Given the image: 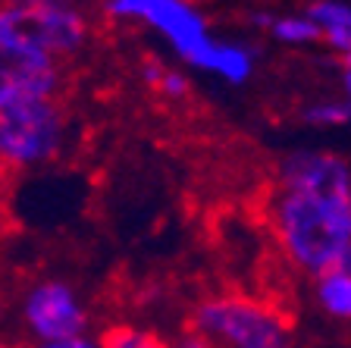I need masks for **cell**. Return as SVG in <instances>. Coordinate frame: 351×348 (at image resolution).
I'll return each mask as SVG.
<instances>
[{
	"label": "cell",
	"mask_w": 351,
	"mask_h": 348,
	"mask_svg": "<svg viewBox=\"0 0 351 348\" xmlns=\"http://www.w3.org/2000/svg\"><path fill=\"white\" fill-rule=\"evenodd\" d=\"M342 91H345V97H348V104H351V69H342Z\"/></svg>",
	"instance_id": "603a6c76"
},
{
	"label": "cell",
	"mask_w": 351,
	"mask_h": 348,
	"mask_svg": "<svg viewBox=\"0 0 351 348\" xmlns=\"http://www.w3.org/2000/svg\"><path fill=\"white\" fill-rule=\"evenodd\" d=\"M7 189H10V170L0 163V201L7 198Z\"/></svg>",
	"instance_id": "7402d4cb"
},
{
	"label": "cell",
	"mask_w": 351,
	"mask_h": 348,
	"mask_svg": "<svg viewBox=\"0 0 351 348\" xmlns=\"http://www.w3.org/2000/svg\"><path fill=\"white\" fill-rule=\"evenodd\" d=\"M301 119L317 129H339L351 123V104L348 101H317L301 110Z\"/></svg>",
	"instance_id": "4fadbf2b"
},
{
	"label": "cell",
	"mask_w": 351,
	"mask_h": 348,
	"mask_svg": "<svg viewBox=\"0 0 351 348\" xmlns=\"http://www.w3.org/2000/svg\"><path fill=\"white\" fill-rule=\"evenodd\" d=\"M63 79V60L32 44L0 41V110L60 97Z\"/></svg>",
	"instance_id": "52a82bcc"
},
{
	"label": "cell",
	"mask_w": 351,
	"mask_h": 348,
	"mask_svg": "<svg viewBox=\"0 0 351 348\" xmlns=\"http://www.w3.org/2000/svg\"><path fill=\"white\" fill-rule=\"evenodd\" d=\"M342 69H351V57H345V60H342Z\"/></svg>",
	"instance_id": "cb8c5ba5"
},
{
	"label": "cell",
	"mask_w": 351,
	"mask_h": 348,
	"mask_svg": "<svg viewBox=\"0 0 351 348\" xmlns=\"http://www.w3.org/2000/svg\"><path fill=\"white\" fill-rule=\"evenodd\" d=\"M167 345L169 348H217L213 345V339H207V336L201 333V329H195V327L179 329L173 339H167Z\"/></svg>",
	"instance_id": "2e32d148"
},
{
	"label": "cell",
	"mask_w": 351,
	"mask_h": 348,
	"mask_svg": "<svg viewBox=\"0 0 351 348\" xmlns=\"http://www.w3.org/2000/svg\"><path fill=\"white\" fill-rule=\"evenodd\" d=\"M101 339H104V348H169L167 339L147 333V329H141V327H129V323L107 329Z\"/></svg>",
	"instance_id": "9a60e30c"
},
{
	"label": "cell",
	"mask_w": 351,
	"mask_h": 348,
	"mask_svg": "<svg viewBox=\"0 0 351 348\" xmlns=\"http://www.w3.org/2000/svg\"><path fill=\"white\" fill-rule=\"evenodd\" d=\"M270 35L276 38L279 44H289V47H304V44L320 41L323 29L307 13H289V16H276Z\"/></svg>",
	"instance_id": "7c38bea8"
},
{
	"label": "cell",
	"mask_w": 351,
	"mask_h": 348,
	"mask_svg": "<svg viewBox=\"0 0 351 348\" xmlns=\"http://www.w3.org/2000/svg\"><path fill=\"white\" fill-rule=\"evenodd\" d=\"M10 7H44V3H63V0H0Z\"/></svg>",
	"instance_id": "44dd1931"
},
{
	"label": "cell",
	"mask_w": 351,
	"mask_h": 348,
	"mask_svg": "<svg viewBox=\"0 0 351 348\" xmlns=\"http://www.w3.org/2000/svg\"><path fill=\"white\" fill-rule=\"evenodd\" d=\"M248 22L254 25V29H263V32H273V22H276V16L267 13V10H254V13L248 16Z\"/></svg>",
	"instance_id": "d6986e66"
},
{
	"label": "cell",
	"mask_w": 351,
	"mask_h": 348,
	"mask_svg": "<svg viewBox=\"0 0 351 348\" xmlns=\"http://www.w3.org/2000/svg\"><path fill=\"white\" fill-rule=\"evenodd\" d=\"M270 229L285 261L317 279L351 245V198L289 192L276 185Z\"/></svg>",
	"instance_id": "6da1fadb"
},
{
	"label": "cell",
	"mask_w": 351,
	"mask_h": 348,
	"mask_svg": "<svg viewBox=\"0 0 351 348\" xmlns=\"http://www.w3.org/2000/svg\"><path fill=\"white\" fill-rule=\"evenodd\" d=\"M323 41H326V47L332 54H339V57H351V29H339V32H326L323 35Z\"/></svg>",
	"instance_id": "e0dca14e"
},
{
	"label": "cell",
	"mask_w": 351,
	"mask_h": 348,
	"mask_svg": "<svg viewBox=\"0 0 351 348\" xmlns=\"http://www.w3.org/2000/svg\"><path fill=\"white\" fill-rule=\"evenodd\" d=\"M0 41H22L57 60H69L88 44V16L75 0L44 7L0 3Z\"/></svg>",
	"instance_id": "5b68a950"
},
{
	"label": "cell",
	"mask_w": 351,
	"mask_h": 348,
	"mask_svg": "<svg viewBox=\"0 0 351 348\" xmlns=\"http://www.w3.org/2000/svg\"><path fill=\"white\" fill-rule=\"evenodd\" d=\"M66 141H69V116L60 97L0 110V163L10 173L53 163L66 151Z\"/></svg>",
	"instance_id": "3957f363"
},
{
	"label": "cell",
	"mask_w": 351,
	"mask_h": 348,
	"mask_svg": "<svg viewBox=\"0 0 351 348\" xmlns=\"http://www.w3.org/2000/svg\"><path fill=\"white\" fill-rule=\"evenodd\" d=\"M314 298L317 305L336 320H348L351 323V276L345 273H320L314 279Z\"/></svg>",
	"instance_id": "30bf717a"
},
{
	"label": "cell",
	"mask_w": 351,
	"mask_h": 348,
	"mask_svg": "<svg viewBox=\"0 0 351 348\" xmlns=\"http://www.w3.org/2000/svg\"><path fill=\"white\" fill-rule=\"evenodd\" d=\"M304 13L320 25L323 35H326V32H339V29H351V3L348 0H314Z\"/></svg>",
	"instance_id": "5bb4252c"
},
{
	"label": "cell",
	"mask_w": 351,
	"mask_h": 348,
	"mask_svg": "<svg viewBox=\"0 0 351 348\" xmlns=\"http://www.w3.org/2000/svg\"><path fill=\"white\" fill-rule=\"evenodd\" d=\"M104 13L117 22H135L151 29L191 69H197L201 57L213 44L207 16L191 0H104Z\"/></svg>",
	"instance_id": "277c9868"
},
{
	"label": "cell",
	"mask_w": 351,
	"mask_h": 348,
	"mask_svg": "<svg viewBox=\"0 0 351 348\" xmlns=\"http://www.w3.org/2000/svg\"><path fill=\"white\" fill-rule=\"evenodd\" d=\"M0 348H7V345H3V342H0Z\"/></svg>",
	"instance_id": "d4e9b609"
},
{
	"label": "cell",
	"mask_w": 351,
	"mask_h": 348,
	"mask_svg": "<svg viewBox=\"0 0 351 348\" xmlns=\"http://www.w3.org/2000/svg\"><path fill=\"white\" fill-rule=\"evenodd\" d=\"M329 270H332V273H345V276H351V245L345 248L342 254H339V257H336V264H332V267H329ZM329 270H326V273H329Z\"/></svg>",
	"instance_id": "ffe728a7"
},
{
	"label": "cell",
	"mask_w": 351,
	"mask_h": 348,
	"mask_svg": "<svg viewBox=\"0 0 351 348\" xmlns=\"http://www.w3.org/2000/svg\"><path fill=\"white\" fill-rule=\"evenodd\" d=\"M138 76H141V82H145L147 88H154L157 95L169 97V101H182V97H189V91H191L189 76H185V73H176L173 66L160 63L157 57L141 60Z\"/></svg>",
	"instance_id": "8fae6325"
},
{
	"label": "cell",
	"mask_w": 351,
	"mask_h": 348,
	"mask_svg": "<svg viewBox=\"0 0 351 348\" xmlns=\"http://www.w3.org/2000/svg\"><path fill=\"white\" fill-rule=\"evenodd\" d=\"M189 327L201 329L217 348H295L289 317L273 301L245 292L201 298Z\"/></svg>",
	"instance_id": "7a4b0ae2"
},
{
	"label": "cell",
	"mask_w": 351,
	"mask_h": 348,
	"mask_svg": "<svg viewBox=\"0 0 351 348\" xmlns=\"http://www.w3.org/2000/svg\"><path fill=\"white\" fill-rule=\"evenodd\" d=\"M32 348H104V339L79 336V339H69V342H32Z\"/></svg>",
	"instance_id": "ac0fdd59"
},
{
	"label": "cell",
	"mask_w": 351,
	"mask_h": 348,
	"mask_svg": "<svg viewBox=\"0 0 351 348\" xmlns=\"http://www.w3.org/2000/svg\"><path fill=\"white\" fill-rule=\"evenodd\" d=\"M88 308L63 279H41L22 295V327L32 342H69L88 333Z\"/></svg>",
	"instance_id": "8992f818"
},
{
	"label": "cell",
	"mask_w": 351,
	"mask_h": 348,
	"mask_svg": "<svg viewBox=\"0 0 351 348\" xmlns=\"http://www.w3.org/2000/svg\"><path fill=\"white\" fill-rule=\"evenodd\" d=\"M254 66H257V51L251 44L213 38V44L197 63V73H207L213 79L229 82V85H245L254 76Z\"/></svg>",
	"instance_id": "9c48e42d"
},
{
	"label": "cell",
	"mask_w": 351,
	"mask_h": 348,
	"mask_svg": "<svg viewBox=\"0 0 351 348\" xmlns=\"http://www.w3.org/2000/svg\"><path fill=\"white\" fill-rule=\"evenodd\" d=\"M279 189L311 192V195H345L351 198L348 160L329 151H295L279 163Z\"/></svg>",
	"instance_id": "ba28073f"
}]
</instances>
